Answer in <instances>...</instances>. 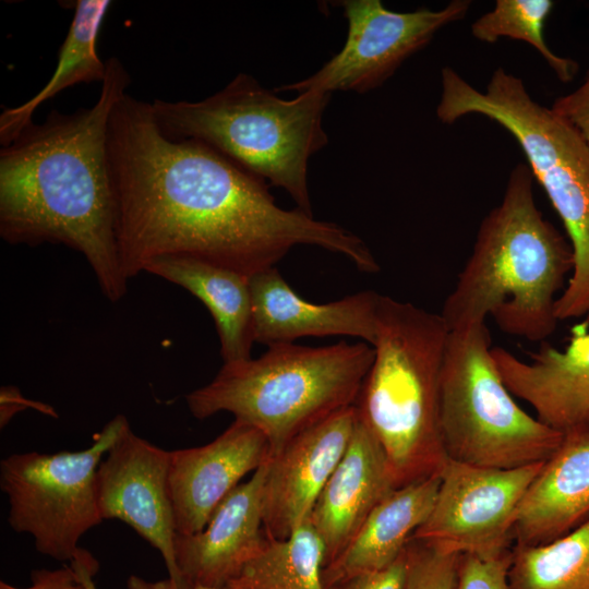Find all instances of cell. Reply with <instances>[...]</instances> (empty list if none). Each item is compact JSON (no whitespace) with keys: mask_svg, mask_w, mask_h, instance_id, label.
I'll return each mask as SVG.
<instances>
[{"mask_svg":"<svg viewBox=\"0 0 589 589\" xmlns=\"http://www.w3.org/2000/svg\"><path fill=\"white\" fill-rule=\"evenodd\" d=\"M120 263L129 280L161 256L203 260L249 278L299 244L380 269L364 241L341 226L279 207L266 182L197 140H171L151 103L124 94L108 129Z\"/></svg>","mask_w":589,"mask_h":589,"instance_id":"obj_1","label":"cell"},{"mask_svg":"<svg viewBox=\"0 0 589 589\" xmlns=\"http://www.w3.org/2000/svg\"><path fill=\"white\" fill-rule=\"evenodd\" d=\"M96 103L52 110L0 151V235L10 244L60 243L81 253L111 302L128 288L117 241V202L108 161L112 110L130 76L111 57Z\"/></svg>","mask_w":589,"mask_h":589,"instance_id":"obj_2","label":"cell"},{"mask_svg":"<svg viewBox=\"0 0 589 589\" xmlns=\"http://www.w3.org/2000/svg\"><path fill=\"white\" fill-rule=\"evenodd\" d=\"M533 180L529 166L517 164L500 204L480 223L440 313L449 332L486 317L504 333L531 341L555 330L558 291L573 272L574 255L569 241L538 208Z\"/></svg>","mask_w":589,"mask_h":589,"instance_id":"obj_3","label":"cell"},{"mask_svg":"<svg viewBox=\"0 0 589 589\" xmlns=\"http://www.w3.org/2000/svg\"><path fill=\"white\" fill-rule=\"evenodd\" d=\"M448 334L440 313L381 294L374 359L356 407L380 443L397 488L440 474L448 459L440 426Z\"/></svg>","mask_w":589,"mask_h":589,"instance_id":"obj_4","label":"cell"},{"mask_svg":"<svg viewBox=\"0 0 589 589\" xmlns=\"http://www.w3.org/2000/svg\"><path fill=\"white\" fill-rule=\"evenodd\" d=\"M330 94L306 91L286 100L239 73L197 101L155 99L154 118L171 140H197L250 173L287 191L313 216L308 163L328 143L323 113Z\"/></svg>","mask_w":589,"mask_h":589,"instance_id":"obj_5","label":"cell"},{"mask_svg":"<svg viewBox=\"0 0 589 589\" xmlns=\"http://www.w3.org/2000/svg\"><path fill=\"white\" fill-rule=\"evenodd\" d=\"M483 116L505 129L561 217L574 255L567 285L556 301L558 321L589 311V141L551 108L537 103L522 80L497 68L480 91L450 67L441 71L440 121Z\"/></svg>","mask_w":589,"mask_h":589,"instance_id":"obj_6","label":"cell"},{"mask_svg":"<svg viewBox=\"0 0 589 589\" xmlns=\"http://www.w3.org/2000/svg\"><path fill=\"white\" fill-rule=\"evenodd\" d=\"M373 359V346L363 341L272 345L256 359L224 363L185 401L199 420L226 411L253 425L274 454L300 432L356 405Z\"/></svg>","mask_w":589,"mask_h":589,"instance_id":"obj_7","label":"cell"},{"mask_svg":"<svg viewBox=\"0 0 589 589\" xmlns=\"http://www.w3.org/2000/svg\"><path fill=\"white\" fill-rule=\"evenodd\" d=\"M485 323L450 330L440 389V426L450 460L496 469L546 461L563 433L526 412L492 358Z\"/></svg>","mask_w":589,"mask_h":589,"instance_id":"obj_8","label":"cell"},{"mask_svg":"<svg viewBox=\"0 0 589 589\" xmlns=\"http://www.w3.org/2000/svg\"><path fill=\"white\" fill-rule=\"evenodd\" d=\"M128 424L124 416H116L82 450L15 453L2 459L0 488L8 495L10 527L31 534L39 553L70 562L83 534L103 521L96 471Z\"/></svg>","mask_w":589,"mask_h":589,"instance_id":"obj_9","label":"cell"},{"mask_svg":"<svg viewBox=\"0 0 589 589\" xmlns=\"http://www.w3.org/2000/svg\"><path fill=\"white\" fill-rule=\"evenodd\" d=\"M348 22L346 41L318 71L275 92L366 93L382 85L443 27L466 17L471 1L454 0L441 10L395 12L381 0L336 2Z\"/></svg>","mask_w":589,"mask_h":589,"instance_id":"obj_10","label":"cell"},{"mask_svg":"<svg viewBox=\"0 0 589 589\" xmlns=\"http://www.w3.org/2000/svg\"><path fill=\"white\" fill-rule=\"evenodd\" d=\"M542 465L496 469L447 459L433 508L412 538L459 555L510 551L520 503Z\"/></svg>","mask_w":589,"mask_h":589,"instance_id":"obj_11","label":"cell"},{"mask_svg":"<svg viewBox=\"0 0 589 589\" xmlns=\"http://www.w3.org/2000/svg\"><path fill=\"white\" fill-rule=\"evenodd\" d=\"M170 452L140 437L128 424L96 471L100 516L134 529L161 555L168 575L184 589L177 566V534L169 491Z\"/></svg>","mask_w":589,"mask_h":589,"instance_id":"obj_12","label":"cell"},{"mask_svg":"<svg viewBox=\"0 0 589 589\" xmlns=\"http://www.w3.org/2000/svg\"><path fill=\"white\" fill-rule=\"evenodd\" d=\"M357 417L356 405L340 409L271 455L263 486V525L268 538L286 539L308 520L349 445Z\"/></svg>","mask_w":589,"mask_h":589,"instance_id":"obj_13","label":"cell"},{"mask_svg":"<svg viewBox=\"0 0 589 589\" xmlns=\"http://www.w3.org/2000/svg\"><path fill=\"white\" fill-rule=\"evenodd\" d=\"M271 454L266 436L237 419L205 445L170 450L169 491L177 533L203 530L240 480L266 464Z\"/></svg>","mask_w":589,"mask_h":589,"instance_id":"obj_14","label":"cell"},{"mask_svg":"<svg viewBox=\"0 0 589 589\" xmlns=\"http://www.w3.org/2000/svg\"><path fill=\"white\" fill-rule=\"evenodd\" d=\"M266 464L219 504L203 530L176 534V562L184 589L194 586L226 589L266 544L268 537L263 525Z\"/></svg>","mask_w":589,"mask_h":589,"instance_id":"obj_15","label":"cell"},{"mask_svg":"<svg viewBox=\"0 0 589 589\" xmlns=\"http://www.w3.org/2000/svg\"><path fill=\"white\" fill-rule=\"evenodd\" d=\"M565 349L551 345L529 353V361L502 347L492 358L509 392L528 402L536 417L565 434L589 428V327H572Z\"/></svg>","mask_w":589,"mask_h":589,"instance_id":"obj_16","label":"cell"},{"mask_svg":"<svg viewBox=\"0 0 589 589\" xmlns=\"http://www.w3.org/2000/svg\"><path fill=\"white\" fill-rule=\"evenodd\" d=\"M254 342L291 344L302 337L345 335L373 346L381 294L364 290L328 303L301 298L275 268L250 278Z\"/></svg>","mask_w":589,"mask_h":589,"instance_id":"obj_17","label":"cell"},{"mask_svg":"<svg viewBox=\"0 0 589 589\" xmlns=\"http://www.w3.org/2000/svg\"><path fill=\"white\" fill-rule=\"evenodd\" d=\"M395 489L387 458L358 414L349 445L308 518L324 542L325 565Z\"/></svg>","mask_w":589,"mask_h":589,"instance_id":"obj_18","label":"cell"},{"mask_svg":"<svg viewBox=\"0 0 589 589\" xmlns=\"http://www.w3.org/2000/svg\"><path fill=\"white\" fill-rule=\"evenodd\" d=\"M589 518V428L563 434L529 485L517 513L514 544L551 542Z\"/></svg>","mask_w":589,"mask_h":589,"instance_id":"obj_19","label":"cell"},{"mask_svg":"<svg viewBox=\"0 0 589 589\" xmlns=\"http://www.w3.org/2000/svg\"><path fill=\"white\" fill-rule=\"evenodd\" d=\"M440 474L395 489L371 512L342 551L324 566L326 589L399 557L433 508Z\"/></svg>","mask_w":589,"mask_h":589,"instance_id":"obj_20","label":"cell"},{"mask_svg":"<svg viewBox=\"0 0 589 589\" xmlns=\"http://www.w3.org/2000/svg\"><path fill=\"white\" fill-rule=\"evenodd\" d=\"M144 272L173 283L195 296L215 322L224 363L252 358L250 278L232 269L190 256H161Z\"/></svg>","mask_w":589,"mask_h":589,"instance_id":"obj_21","label":"cell"},{"mask_svg":"<svg viewBox=\"0 0 589 589\" xmlns=\"http://www.w3.org/2000/svg\"><path fill=\"white\" fill-rule=\"evenodd\" d=\"M108 0H76L74 14L59 52L56 69L45 86L20 106L5 108L0 115V143H11L32 121L35 110L60 92L80 83L103 82L107 63L96 50L97 38Z\"/></svg>","mask_w":589,"mask_h":589,"instance_id":"obj_22","label":"cell"},{"mask_svg":"<svg viewBox=\"0 0 589 589\" xmlns=\"http://www.w3.org/2000/svg\"><path fill=\"white\" fill-rule=\"evenodd\" d=\"M325 545L305 520L288 538H268L226 589H326Z\"/></svg>","mask_w":589,"mask_h":589,"instance_id":"obj_23","label":"cell"},{"mask_svg":"<svg viewBox=\"0 0 589 589\" xmlns=\"http://www.w3.org/2000/svg\"><path fill=\"white\" fill-rule=\"evenodd\" d=\"M510 589H589V518L544 544L512 548Z\"/></svg>","mask_w":589,"mask_h":589,"instance_id":"obj_24","label":"cell"},{"mask_svg":"<svg viewBox=\"0 0 589 589\" xmlns=\"http://www.w3.org/2000/svg\"><path fill=\"white\" fill-rule=\"evenodd\" d=\"M554 2L551 0H497L494 8L471 24L472 36L493 44L501 37L526 41L532 46L563 83L570 82L578 64L554 53L545 43L544 23Z\"/></svg>","mask_w":589,"mask_h":589,"instance_id":"obj_25","label":"cell"},{"mask_svg":"<svg viewBox=\"0 0 589 589\" xmlns=\"http://www.w3.org/2000/svg\"><path fill=\"white\" fill-rule=\"evenodd\" d=\"M459 556L411 538L404 589H457Z\"/></svg>","mask_w":589,"mask_h":589,"instance_id":"obj_26","label":"cell"},{"mask_svg":"<svg viewBox=\"0 0 589 589\" xmlns=\"http://www.w3.org/2000/svg\"><path fill=\"white\" fill-rule=\"evenodd\" d=\"M512 550L495 556L461 554L458 563L457 589H510L508 570Z\"/></svg>","mask_w":589,"mask_h":589,"instance_id":"obj_27","label":"cell"},{"mask_svg":"<svg viewBox=\"0 0 589 589\" xmlns=\"http://www.w3.org/2000/svg\"><path fill=\"white\" fill-rule=\"evenodd\" d=\"M407 575V548L390 565L349 577L327 589H404Z\"/></svg>","mask_w":589,"mask_h":589,"instance_id":"obj_28","label":"cell"},{"mask_svg":"<svg viewBox=\"0 0 589 589\" xmlns=\"http://www.w3.org/2000/svg\"><path fill=\"white\" fill-rule=\"evenodd\" d=\"M551 109L573 124L589 141V72L580 86L558 97Z\"/></svg>","mask_w":589,"mask_h":589,"instance_id":"obj_29","label":"cell"},{"mask_svg":"<svg viewBox=\"0 0 589 589\" xmlns=\"http://www.w3.org/2000/svg\"><path fill=\"white\" fill-rule=\"evenodd\" d=\"M0 589H86L75 576L70 565L57 569L38 568L31 573L28 587H16L0 581Z\"/></svg>","mask_w":589,"mask_h":589,"instance_id":"obj_30","label":"cell"},{"mask_svg":"<svg viewBox=\"0 0 589 589\" xmlns=\"http://www.w3.org/2000/svg\"><path fill=\"white\" fill-rule=\"evenodd\" d=\"M35 409L47 416L58 418L56 410L44 402L25 398L19 388L4 386L0 390V425L3 428L19 411Z\"/></svg>","mask_w":589,"mask_h":589,"instance_id":"obj_31","label":"cell"},{"mask_svg":"<svg viewBox=\"0 0 589 589\" xmlns=\"http://www.w3.org/2000/svg\"><path fill=\"white\" fill-rule=\"evenodd\" d=\"M69 563L75 576L86 589H98L94 577L99 570V563L91 552L79 548L74 557Z\"/></svg>","mask_w":589,"mask_h":589,"instance_id":"obj_32","label":"cell"},{"mask_svg":"<svg viewBox=\"0 0 589 589\" xmlns=\"http://www.w3.org/2000/svg\"><path fill=\"white\" fill-rule=\"evenodd\" d=\"M128 589H178L176 584L170 579L151 581L136 575H131L127 580ZM192 589H220L205 586H194Z\"/></svg>","mask_w":589,"mask_h":589,"instance_id":"obj_33","label":"cell"},{"mask_svg":"<svg viewBox=\"0 0 589 589\" xmlns=\"http://www.w3.org/2000/svg\"><path fill=\"white\" fill-rule=\"evenodd\" d=\"M584 323L589 327V311H588V313L585 315Z\"/></svg>","mask_w":589,"mask_h":589,"instance_id":"obj_34","label":"cell"}]
</instances>
